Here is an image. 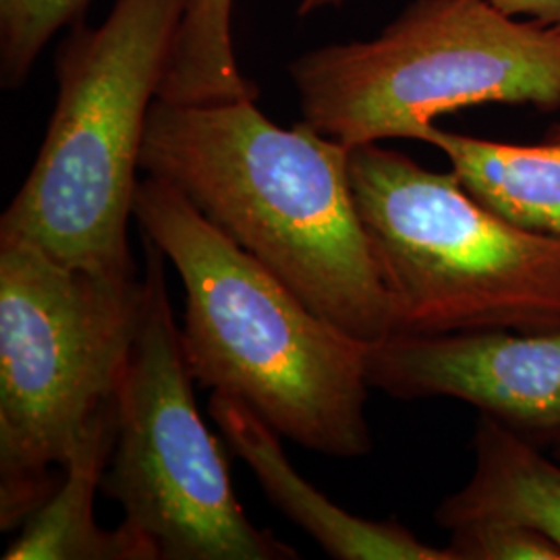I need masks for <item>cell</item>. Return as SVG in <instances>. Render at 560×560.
<instances>
[{"mask_svg": "<svg viewBox=\"0 0 560 560\" xmlns=\"http://www.w3.org/2000/svg\"><path fill=\"white\" fill-rule=\"evenodd\" d=\"M133 217L179 272L180 347L194 381L243 400L305 448L368 455V347L320 318L166 180H140Z\"/></svg>", "mask_w": 560, "mask_h": 560, "instance_id": "cell-2", "label": "cell"}, {"mask_svg": "<svg viewBox=\"0 0 560 560\" xmlns=\"http://www.w3.org/2000/svg\"><path fill=\"white\" fill-rule=\"evenodd\" d=\"M189 0H115L98 27L73 25L57 52L59 96L38 159L0 221L67 268L133 277V217L150 108Z\"/></svg>", "mask_w": 560, "mask_h": 560, "instance_id": "cell-3", "label": "cell"}, {"mask_svg": "<svg viewBox=\"0 0 560 560\" xmlns=\"http://www.w3.org/2000/svg\"><path fill=\"white\" fill-rule=\"evenodd\" d=\"M340 2L345 0H300V7H298V15L300 18H307L316 11L322 9H328V7H339Z\"/></svg>", "mask_w": 560, "mask_h": 560, "instance_id": "cell-17", "label": "cell"}, {"mask_svg": "<svg viewBox=\"0 0 560 560\" xmlns=\"http://www.w3.org/2000/svg\"><path fill=\"white\" fill-rule=\"evenodd\" d=\"M365 358L390 397H455L536 444L560 441V330L393 332Z\"/></svg>", "mask_w": 560, "mask_h": 560, "instance_id": "cell-8", "label": "cell"}, {"mask_svg": "<svg viewBox=\"0 0 560 560\" xmlns=\"http://www.w3.org/2000/svg\"><path fill=\"white\" fill-rule=\"evenodd\" d=\"M145 303L119 388V432L102 494L161 560H291L295 548L245 515L221 444L198 411L166 291L164 254L143 235Z\"/></svg>", "mask_w": 560, "mask_h": 560, "instance_id": "cell-7", "label": "cell"}, {"mask_svg": "<svg viewBox=\"0 0 560 560\" xmlns=\"http://www.w3.org/2000/svg\"><path fill=\"white\" fill-rule=\"evenodd\" d=\"M446 154L469 196L517 226L560 237V140L515 145L441 129L421 133Z\"/></svg>", "mask_w": 560, "mask_h": 560, "instance_id": "cell-12", "label": "cell"}, {"mask_svg": "<svg viewBox=\"0 0 560 560\" xmlns=\"http://www.w3.org/2000/svg\"><path fill=\"white\" fill-rule=\"evenodd\" d=\"M504 13L560 32V0H492Z\"/></svg>", "mask_w": 560, "mask_h": 560, "instance_id": "cell-16", "label": "cell"}, {"mask_svg": "<svg viewBox=\"0 0 560 560\" xmlns=\"http://www.w3.org/2000/svg\"><path fill=\"white\" fill-rule=\"evenodd\" d=\"M455 560H560V548L544 534L515 523H467L451 529L446 546Z\"/></svg>", "mask_w": 560, "mask_h": 560, "instance_id": "cell-14", "label": "cell"}, {"mask_svg": "<svg viewBox=\"0 0 560 560\" xmlns=\"http://www.w3.org/2000/svg\"><path fill=\"white\" fill-rule=\"evenodd\" d=\"M349 175L395 332L560 330V237L502 219L453 171L378 143L349 150Z\"/></svg>", "mask_w": 560, "mask_h": 560, "instance_id": "cell-6", "label": "cell"}, {"mask_svg": "<svg viewBox=\"0 0 560 560\" xmlns=\"http://www.w3.org/2000/svg\"><path fill=\"white\" fill-rule=\"evenodd\" d=\"M548 140H560V125L555 127L550 133H548Z\"/></svg>", "mask_w": 560, "mask_h": 560, "instance_id": "cell-18", "label": "cell"}, {"mask_svg": "<svg viewBox=\"0 0 560 560\" xmlns=\"http://www.w3.org/2000/svg\"><path fill=\"white\" fill-rule=\"evenodd\" d=\"M349 150L305 120L282 129L256 101L156 98L140 164L320 318L372 347L395 332V312L355 206Z\"/></svg>", "mask_w": 560, "mask_h": 560, "instance_id": "cell-1", "label": "cell"}, {"mask_svg": "<svg viewBox=\"0 0 560 560\" xmlns=\"http://www.w3.org/2000/svg\"><path fill=\"white\" fill-rule=\"evenodd\" d=\"M235 0H189L180 25V44L203 57H221L233 44Z\"/></svg>", "mask_w": 560, "mask_h": 560, "instance_id": "cell-15", "label": "cell"}, {"mask_svg": "<svg viewBox=\"0 0 560 560\" xmlns=\"http://www.w3.org/2000/svg\"><path fill=\"white\" fill-rule=\"evenodd\" d=\"M210 416L222 439L249 465L270 502L339 560H455L448 548L418 540L397 521L355 517L303 480L287 459L280 434L243 400L212 393Z\"/></svg>", "mask_w": 560, "mask_h": 560, "instance_id": "cell-9", "label": "cell"}, {"mask_svg": "<svg viewBox=\"0 0 560 560\" xmlns=\"http://www.w3.org/2000/svg\"><path fill=\"white\" fill-rule=\"evenodd\" d=\"M119 432V397L106 402L88 425L57 494L23 525L4 560H161L156 548L129 525L102 529L94 494L113 459Z\"/></svg>", "mask_w": 560, "mask_h": 560, "instance_id": "cell-10", "label": "cell"}, {"mask_svg": "<svg viewBox=\"0 0 560 560\" xmlns=\"http://www.w3.org/2000/svg\"><path fill=\"white\" fill-rule=\"evenodd\" d=\"M145 279L67 268L0 237V527L13 532L59 490L65 465L119 397Z\"/></svg>", "mask_w": 560, "mask_h": 560, "instance_id": "cell-4", "label": "cell"}, {"mask_svg": "<svg viewBox=\"0 0 560 560\" xmlns=\"http://www.w3.org/2000/svg\"><path fill=\"white\" fill-rule=\"evenodd\" d=\"M90 0H0V81L13 90L27 80L46 44L80 21Z\"/></svg>", "mask_w": 560, "mask_h": 560, "instance_id": "cell-13", "label": "cell"}, {"mask_svg": "<svg viewBox=\"0 0 560 560\" xmlns=\"http://www.w3.org/2000/svg\"><path fill=\"white\" fill-rule=\"evenodd\" d=\"M289 75L303 120L330 140H420L467 106L559 110L560 32L492 0H413L374 40L310 50Z\"/></svg>", "mask_w": 560, "mask_h": 560, "instance_id": "cell-5", "label": "cell"}, {"mask_svg": "<svg viewBox=\"0 0 560 560\" xmlns=\"http://www.w3.org/2000/svg\"><path fill=\"white\" fill-rule=\"evenodd\" d=\"M474 446L471 480L436 509L442 529L483 521L515 523L540 532L560 548V460L544 457L536 442L486 413ZM555 446L560 459V441Z\"/></svg>", "mask_w": 560, "mask_h": 560, "instance_id": "cell-11", "label": "cell"}]
</instances>
